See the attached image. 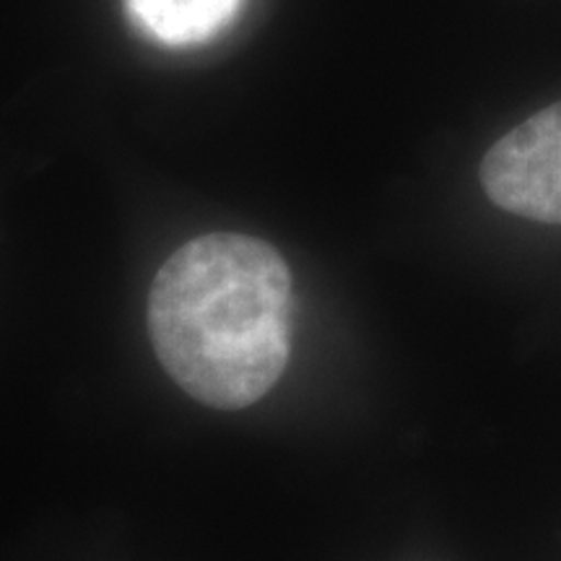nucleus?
<instances>
[{
  "label": "nucleus",
  "instance_id": "obj_2",
  "mask_svg": "<svg viewBox=\"0 0 561 561\" xmlns=\"http://www.w3.org/2000/svg\"><path fill=\"white\" fill-rule=\"evenodd\" d=\"M481 185L510 214L561 224V102L491 146L481 161Z\"/></svg>",
  "mask_w": 561,
  "mask_h": 561
},
{
  "label": "nucleus",
  "instance_id": "obj_1",
  "mask_svg": "<svg viewBox=\"0 0 561 561\" xmlns=\"http://www.w3.org/2000/svg\"><path fill=\"white\" fill-rule=\"evenodd\" d=\"M291 273L257 237H195L161 265L149 335L161 367L210 409H248L289 362Z\"/></svg>",
  "mask_w": 561,
  "mask_h": 561
},
{
  "label": "nucleus",
  "instance_id": "obj_3",
  "mask_svg": "<svg viewBox=\"0 0 561 561\" xmlns=\"http://www.w3.org/2000/svg\"><path fill=\"white\" fill-rule=\"evenodd\" d=\"M242 9V0H125L136 30L159 45H206Z\"/></svg>",
  "mask_w": 561,
  "mask_h": 561
}]
</instances>
